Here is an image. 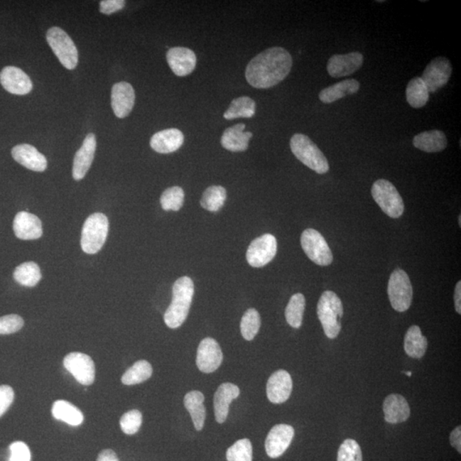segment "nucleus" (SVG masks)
<instances>
[{
	"instance_id": "7",
	"label": "nucleus",
	"mask_w": 461,
	"mask_h": 461,
	"mask_svg": "<svg viewBox=\"0 0 461 461\" xmlns=\"http://www.w3.org/2000/svg\"><path fill=\"white\" fill-rule=\"evenodd\" d=\"M50 48L66 69L72 70L78 65V50L65 31L58 27L50 28L46 33Z\"/></svg>"
},
{
	"instance_id": "24",
	"label": "nucleus",
	"mask_w": 461,
	"mask_h": 461,
	"mask_svg": "<svg viewBox=\"0 0 461 461\" xmlns=\"http://www.w3.org/2000/svg\"><path fill=\"white\" fill-rule=\"evenodd\" d=\"M184 134L177 129H168L156 133L151 139L152 149L161 154H169L180 149L184 143Z\"/></svg>"
},
{
	"instance_id": "44",
	"label": "nucleus",
	"mask_w": 461,
	"mask_h": 461,
	"mask_svg": "<svg viewBox=\"0 0 461 461\" xmlns=\"http://www.w3.org/2000/svg\"><path fill=\"white\" fill-rule=\"evenodd\" d=\"M9 461H31V452L26 443L15 442L10 446Z\"/></svg>"
},
{
	"instance_id": "12",
	"label": "nucleus",
	"mask_w": 461,
	"mask_h": 461,
	"mask_svg": "<svg viewBox=\"0 0 461 461\" xmlns=\"http://www.w3.org/2000/svg\"><path fill=\"white\" fill-rule=\"evenodd\" d=\"M63 365L77 382L83 386H90L94 382L95 365L89 355L79 352L70 353L63 359Z\"/></svg>"
},
{
	"instance_id": "37",
	"label": "nucleus",
	"mask_w": 461,
	"mask_h": 461,
	"mask_svg": "<svg viewBox=\"0 0 461 461\" xmlns=\"http://www.w3.org/2000/svg\"><path fill=\"white\" fill-rule=\"evenodd\" d=\"M227 200L226 189L221 185H212L206 189L200 201L201 206L210 212H217L222 208Z\"/></svg>"
},
{
	"instance_id": "16",
	"label": "nucleus",
	"mask_w": 461,
	"mask_h": 461,
	"mask_svg": "<svg viewBox=\"0 0 461 461\" xmlns=\"http://www.w3.org/2000/svg\"><path fill=\"white\" fill-rule=\"evenodd\" d=\"M0 83L7 92L16 95H26L33 89V83L28 75L14 66L4 67L0 73Z\"/></svg>"
},
{
	"instance_id": "18",
	"label": "nucleus",
	"mask_w": 461,
	"mask_h": 461,
	"mask_svg": "<svg viewBox=\"0 0 461 461\" xmlns=\"http://www.w3.org/2000/svg\"><path fill=\"white\" fill-rule=\"evenodd\" d=\"M134 89L128 82H122L114 85L112 92V107L118 118L129 115L134 107Z\"/></svg>"
},
{
	"instance_id": "38",
	"label": "nucleus",
	"mask_w": 461,
	"mask_h": 461,
	"mask_svg": "<svg viewBox=\"0 0 461 461\" xmlns=\"http://www.w3.org/2000/svg\"><path fill=\"white\" fill-rule=\"evenodd\" d=\"M261 327V316L255 308H249L241 320V334L245 340L251 341L257 335Z\"/></svg>"
},
{
	"instance_id": "35",
	"label": "nucleus",
	"mask_w": 461,
	"mask_h": 461,
	"mask_svg": "<svg viewBox=\"0 0 461 461\" xmlns=\"http://www.w3.org/2000/svg\"><path fill=\"white\" fill-rule=\"evenodd\" d=\"M306 299L302 293H297L291 298L286 308V319L291 327H302L304 310H305Z\"/></svg>"
},
{
	"instance_id": "10",
	"label": "nucleus",
	"mask_w": 461,
	"mask_h": 461,
	"mask_svg": "<svg viewBox=\"0 0 461 461\" xmlns=\"http://www.w3.org/2000/svg\"><path fill=\"white\" fill-rule=\"evenodd\" d=\"M277 249V239L273 235H262L254 239L249 244L246 253L248 264L253 268H262L273 260Z\"/></svg>"
},
{
	"instance_id": "26",
	"label": "nucleus",
	"mask_w": 461,
	"mask_h": 461,
	"mask_svg": "<svg viewBox=\"0 0 461 461\" xmlns=\"http://www.w3.org/2000/svg\"><path fill=\"white\" fill-rule=\"evenodd\" d=\"M245 125L239 124L225 130L222 137V146L232 152L244 151L248 149L252 133L244 132Z\"/></svg>"
},
{
	"instance_id": "30",
	"label": "nucleus",
	"mask_w": 461,
	"mask_h": 461,
	"mask_svg": "<svg viewBox=\"0 0 461 461\" xmlns=\"http://www.w3.org/2000/svg\"><path fill=\"white\" fill-rule=\"evenodd\" d=\"M428 341L422 335L421 330L418 325H412L408 330L404 338V350L408 357L413 359H421L424 357Z\"/></svg>"
},
{
	"instance_id": "42",
	"label": "nucleus",
	"mask_w": 461,
	"mask_h": 461,
	"mask_svg": "<svg viewBox=\"0 0 461 461\" xmlns=\"http://www.w3.org/2000/svg\"><path fill=\"white\" fill-rule=\"evenodd\" d=\"M142 413L134 409L124 414L120 421L121 430L126 435H134L141 429Z\"/></svg>"
},
{
	"instance_id": "40",
	"label": "nucleus",
	"mask_w": 461,
	"mask_h": 461,
	"mask_svg": "<svg viewBox=\"0 0 461 461\" xmlns=\"http://www.w3.org/2000/svg\"><path fill=\"white\" fill-rule=\"evenodd\" d=\"M227 461H252V444L247 438L240 439L227 451Z\"/></svg>"
},
{
	"instance_id": "31",
	"label": "nucleus",
	"mask_w": 461,
	"mask_h": 461,
	"mask_svg": "<svg viewBox=\"0 0 461 461\" xmlns=\"http://www.w3.org/2000/svg\"><path fill=\"white\" fill-rule=\"evenodd\" d=\"M52 413L55 418L65 422L67 425L72 426L82 425L84 421L82 411L67 401L59 400L55 401Z\"/></svg>"
},
{
	"instance_id": "22",
	"label": "nucleus",
	"mask_w": 461,
	"mask_h": 461,
	"mask_svg": "<svg viewBox=\"0 0 461 461\" xmlns=\"http://www.w3.org/2000/svg\"><path fill=\"white\" fill-rule=\"evenodd\" d=\"M13 229L15 235L23 240L38 239L43 234L40 219L26 211H22L16 215Z\"/></svg>"
},
{
	"instance_id": "29",
	"label": "nucleus",
	"mask_w": 461,
	"mask_h": 461,
	"mask_svg": "<svg viewBox=\"0 0 461 461\" xmlns=\"http://www.w3.org/2000/svg\"><path fill=\"white\" fill-rule=\"evenodd\" d=\"M204 403L205 396L200 391H190L185 396V407L191 414L194 426L198 431L202 430L205 426L206 409Z\"/></svg>"
},
{
	"instance_id": "5",
	"label": "nucleus",
	"mask_w": 461,
	"mask_h": 461,
	"mask_svg": "<svg viewBox=\"0 0 461 461\" xmlns=\"http://www.w3.org/2000/svg\"><path fill=\"white\" fill-rule=\"evenodd\" d=\"M109 232V219L102 213L92 214L89 217L82 232V251L89 255L98 253L107 241Z\"/></svg>"
},
{
	"instance_id": "33",
	"label": "nucleus",
	"mask_w": 461,
	"mask_h": 461,
	"mask_svg": "<svg viewBox=\"0 0 461 461\" xmlns=\"http://www.w3.org/2000/svg\"><path fill=\"white\" fill-rule=\"evenodd\" d=\"M256 102L249 97H240L232 100L229 108L224 113L226 120H234L236 118H251L255 116Z\"/></svg>"
},
{
	"instance_id": "45",
	"label": "nucleus",
	"mask_w": 461,
	"mask_h": 461,
	"mask_svg": "<svg viewBox=\"0 0 461 461\" xmlns=\"http://www.w3.org/2000/svg\"><path fill=\"white\" fill-rule=\"evenodd\" d=\"M14 391L11 386H0V417L3 416L14 401Z\"/></svg>"
},
{
	"instance_id": "9",
	"label": "nucleus",
	"mask_w": 461,
	"mask_h": 461,
	"mask_svg": "<svg viewBox=\"0 0 461 461\" xmlns=\"http://www.w3.org/2000/svg\"><path fill=\"white\" fill-rule=\"evenodd\" d=\"M302 248L312 261L319 266H329L333 261L331 249L318 231L306 229L301 236Z\"/></svg>"
},
{
	"instance_id": "47",
	"label": "nucleus",
	"mask_w": 461,
	"mask_h": 461,
	"mask_svg": "<svg viewBox=\"0 0 461 461\" xmlns=\"http://www.w3.org/2000/svg\"><path fill=\"white\" fill-rule=\"evenodd\" d=\"M450 443L451 445L456 448V450L458 451L460 454L461 452V428L460 426L456 427V428L452 431L450 434Z\"/></svg>"
},
{
	"instance_id": "23",
	"label": "nucleus",
	"mask_w": 461,
	"mask_h": 461,
	"mask_svg": "<svg viewBox=\"0 0 461 461\" xmlns=\"http://www.w3.org/2000/svg\"><path fill=\"white\" fill-rule=\"evenodd\" d=\"M239 394V388L234 384L224 383L219 386L214 397V408L215 421L219 424L227 421L229 406L232 401L238 398Z\"/></svg>"
},
{
	"instance_id": "2",
	"label": "nucleus",
	"mask_w": 461,
	"mask_h": 461,
	"mask_svg": "<svg viewBox=\"0 0 461 461\" xmlns=\"http://www.w3.org/2000/svg\"><path fill=\"white\" fill-rule=\"evenodd\" d=\"M194 295V283L188 276L178 278L173 286L170 305L164 315L165 324L171 329L179 328L187 320Z\"/></svg>"
},
{
	"instance_id": "17",
	"label": "nucleus",
	"mask_w": 461,
	"mask_h": 461,
	"mask_svg": "<svg viewBox=\"0 0 461 461\" xmlns=\"http://www.w3.org/2000/svg\"><path fill=\"white\" fill-rule=\"evenodd\" d=\"M363 62V55L358 52L334 55L327 63L328 74L333 78L345 77L361 69Z\"/></svg>"
},
{
	"instance_id": "4",
	"label": "nucleus",
	"mask_w": 461,
	"mask_h": 461,
	"mask_svg": "<svg viewBox=\"0 0 461 461\" xmlns=\"http://www.w3.org/2000/svg\"><path fill=\"white\" fill-rule=\"evenodd\" d=\"M291 150L300 162L319 175L329 171L327 158L307 135L295 134L291 139Z\"/></svg>"
},
{
	"instance_id": "3",
	"label": "nucleus",
	"mask_w": 461,
	"mask_h": 461,
	"mask_svg": "<svg viewBox=\"0 0 461 461\" xmlns=\"http://www.w3.org/2000/svg\"><path fill=\"white\" fill-rule=\"evenodd\" d=\"M317 315L327 337L334 340L341 331V319L344 308L338 295L332 291L321 295L317 305Z\"/></svg>"
},
{
	"instance_id": "48",
	"label": "nucleus",
	"mask_w": 461,
	"mask_h": 461,
	"mask_svg": "<svg viewBox=\"0 0 461 461\" xmlns=\"http://www.w3.org/2000/svg\"><path fill=\"white\" fill-rule=\"evenodd\" d=\"M97 461H119L115 452L105 450L100 452Z\"/></svg>"
},
{
	"instance_id": "36",
	"label": "nucleus",
	"mask_w": 461,
	"mask_h": 461,
	"mask_svg": "<svg viewBox=\"0 0 461 461\" xmlns=\"http://www.w3.org/2000/svg\"><path fill=\"white\" fill-rule=\"evenodd\" d=\"M153 369L146 361H139L134 364L122 376L121 382L126 386H134L146 381L151 377Z\"/></svg>"
},
{
	"instance_id": "6",
	"label": "nucleus",
	"mask_w": 461,
	"mask_h": 461,
	"mask_svg": "<svg viewBox=\"0 0 461 461\" xmlns=\"http://www.w3.org/2000/svg\"><path fill=\"white\" fill-rule=\"evenodd\" d=\"M371 196L388 217L397 219L403 215L404 212L403 197L391 182L386 180L375 181L371 188Z\"/></svg>"
},
{
	"instance_id": "20",
	"label": "nucleus",
	"mask_w": 461,
	"mask_h": 461,
	"mask_svg": "<svg viewBox=\"0 0 461 461\" xmlns=\"http://www.w3.org/2000/svg\"><path fill=\"white\" fill-rule=\"evenodd\" d=\"M97 147L96 137L89 134L85 138L82 147L75 156L73 163V177L75 180H82L94 162Z\"/></svg>"
},
{
	"instance_id": "46",
	"label": "nucleus",
	"mask_w": 461,
	"mask_h": 461,
	"mask_svg": "<svg viewBox=\"0 0 461 461\" xmlns=\"http://www.w3.org/2000/svg\"><path fill=\"white\" fill-rule=\"evenodd\" d=\"M125 5L124 0H104L100 2L99 10L101 13L111 15L124 9Z\"/></svg>"
},
{
	"instance_id": "13",
	"label": "nucleus",
	"mask_w": 461,
	"mask_h": 461,
	"mask_svg": "<svg viewBox=\"0 0 461 461\" xmlns=\"http://www.w3.org/2000/svg\"><path fill=\"white\" fill-rule=\"evenodd\" d=\"M223 361V354L218 342L214 338L206 337L198 346L197 366L202 373L211 374L217 371Z\"/></svg>"
},
{
	"instance_id": "50",
	"label": "nucleus",
	"mask_w": 461,
	"mask_h": 461,
	"mask_svg": "<svg viewBox=\"0 0 461 461\" xmlns=\"http://www.w3.org/2000/svg\"><path fill=\"white\" fill-rule=\"evenodd\" d=\"M404 374H407L408 376V377H411V376H412L411 371H407V373H406V371H404Z\"/></svg>"
},
{
	"instance_id": "32",
	"label": "nucleus",
	"mask_w": 461,
	"mask_h": 461,
	"mask_svg": "<svg viewBox=\"0 0 461 461\" xmlns=\"http://www.w3.org/2000/svg\"><path fill=\"white\" fill-rule=\"evenodd\" d=\"M430 92L426 85L421 77L410 80L406 89V98L410 107L414 109L424 107L428 102Z\"/></svg>"
},
{
	"instance_id": "27",
	"label": "nucleus",
	"mask_w": 461,
	"mask_h": 461,
	"mask_svg": "<svg viewBox=\"0 0 461 461\" xmlns=\"http://www.w3.org/2000/svg\"><path fill=\"white\" fill-rule=\"evenodd\" d=\"M413 143L418 150L435 153L445 150L448 141L443 131L430 130L416 135L413 139Z\"/></svg>"
},
{
	"instance_id": "19",
	"label": "nucleus",
	"mask_w": 461,
	"mask_h": 461,
	"mask_svg": "<svg viewBox=\"0 0 461 461\" xmlns=\"http://www.w3.org/2000/svg\"><path fill=\"white\" fill-rule=\"evenodd\" d=\"M167 61L170 69L178 76H187L195 70L196 54L185 48H173L167 53Z\"/></svg>"
},
{
	"instance_id": "39",
	"label": "nucleus",
	"mask_w": 461,
	"mask_h": 461,
	"mask_svg": "<svg viewBox=\"0 0 461 461\" xmlns=\"http://www.w3.org/2000/svg\"><path fill=\"white\" fill-rule=\"evenodd\" d=\"M185 192L180 187L165 190L161 196V205L165 211H179L184 205Z\"/></svg>"
},
{
	"instance_id": "34",
	"label": "nucleus",
	"mask_w": 461,
	"mask_h": 461,
	"mask_svg": "<svg viewBox=\"0 0 461 461\" xmlns=\"http://www.w3.org/2000/svg\"><path fill=\"white\" fill-rule=\"evenodd\" d=\"M14 280L21 286H36L41 280L40 266L33 261L24 262L16 268L13 273Z\"/></svg>"
},
{
	"instance_id": "8",
	"label": "nucleus",
	"mask_w": 461,
	"mask_h": 461,
	"mask_svg": "<svg viewBox=\"0 0 461 461\" xmlns=\"http://www.w3.org/2000/svg\"><path fill=\"white\" fill-rule=\"evenodd\" d=\"M388 295L391 306L397 312H405L412 304L413 286L407 273L396 269L391 275Z\"/></svg>"
},
{
	"instance_id": "21",
	"label": "nucleus",
	"mask_w": 461,
	"mask_h": 461,
	"mask_svg": "<svg viewBox=\"0 0 461 461\" xmlns=\"http://www.w3.org/2000/svg\"><path fill=\"white\" fill-rule=\"evenodd\" d=\"M11 155L16 162L32 171L43 172L48 168L45 156L28 143L16 146L11 151Z\"/></svg>"
},
{
	"instance_id": "14",
	"label": "nucleus",
	"mask_w": 461,
	"mask_h": 461,
	"mask_svg": "<svg viewBox=\"0 0 461 461\" xmlns=\"http://www.w3.org/2000/svg\"><path fill=\"white\" fill-rule=\"evenodd\" d=\"M294 435V428L290 425L280 424L274 425L269 431L266 439V454L272 459L281 457L290 447Z\"/></svg>"
},
{
	"instance_id": "15",
	"label": "nucleus",
	"mask_w": 461,
	"mask_h": 461,
	"mask_svg": "<svg viewBox=\"0 0 461 461\" xmlns=\"http://www.w3.org/2000/svg\"><path fill=\"white\" fill-rule=\"evenodd\" d=\"M293 387V379L288 371L278 370L270 376L266 384V396L272 403H284L289 399Z\"/></svg>"
},
{
	"instance_id": "11",
	"label": "nucleus",
	"mask_w": 461,
	"mask_h": 461,
	"mask_svg": "<svg viewBox=\"0 0 461 461\" xmlns=\"http://www.w3.org/2000/svg\"><path fill=\"white\" fill-rule=\"evenodd\" d=\"M452 67L447 58L438 57L433 59L423 72L421 79L424 80L430 94L446 86L452 75Z\"/></svg>"
},
{
	"instance_id": "49",
	"label": "nucleus",
	"mask_w": 461,
	"mask_h": 461,
	"mask_svg": "<svg viewBox=\"0 0 461 461\" xmlns=\"http://www.w3.org/2000/svg\"><path fill=\"white\" fill-rule=\"evenodd\" d=\"M455 310L459 315L461 314V282L457 283L455 290Z\"/></svg>"
},
{
	"instance_id": "51",
	"label": "nucleus",
	"mask_w": 461,
	"mask_h": 461,
	"mask_svg": "<svg viewBox=\"0 0 461 461\" xmlns=\"http://www.w3.org/2000/svg\"><path fill=\"white\" fill-rule=\"evenodd\" d=\"M460 219H461V215H460V217H459V226L460 227H461V221H460Z\"/></svg>"
},
{
	"instance_id": "1",
	"label": "nucleus",
	"mask_w": 461,
	"mask_h": 461,
	"mask_svg": "<svg viewBox=\"0 0 461 461\" xmlns=\"http://www.w3.org/2000/svg\"><path fill=\"white\" fill-rule=\"evenodd\" d=\"M293 63V57L288 50L276 46L254 58L245 70V77L253 87H273L287 77Z\"/></svg>"
},
{
	"instance_id": "43",
	"label": "nucleus",
	"mask_w": 461,
	"mask_h": 461,
	"mask_svg": "<svg viewBox=\"0 0 461 461\" xmlns=\"http://www.w3.org/2000/svg\"><path fill=\"white\" fill-rule=\"evenodd\" d=\"M24 321L18 315H10L0 317V334L7 335L20 331L23 328Z\"/></svg>"
},
{
	"instance_id": "25",
	"label": "nucleus",
	"mask_w": 461,
	"mask_h": 461,
	"mask_svg": "<svg viewBox=\"0 0 461 461\" xmlns=\"http://www.w3.org/2000/svg\"><path fill=\"white\" fill-rule=\"evenodd\" d=\"M384 420L390 424H399L408 421L410 408L407 400L403 396L391 394L384 401Z\"/></svg>"
},
{
	"instance_id": "28",
	"label": "nucleus",
	"mask_w": 461,
	"mask_h": 461,
	"mask_svg": "<svg viewBox=\"0 0 461 461\" xmlns=\"http://www.w3.org/2000/svg\"><path fill=\"white\" fill-rule=\"evenodd\" d=\"M359 87L361 85L357 80H342V82L334 84L331 87L324 88L320 92L319 98L324 104H332L346 96L357 94Z\"/></svg>"
},
{
	"instance_id": "41",
	"label": "nucleus",
	"mask_w": 461,
	"mask_h": 461,
	"mask_svg": "<svg viewBox=\"0 0 461 461\" xmlns=\"http://www.w3.org/2000/svg\"><path fill=\"white\" fill-rule=\"evenodd\" d=\"M337 461H362V452L358 443L346 439L337 452Z\"/></svg>"
}]
</instances>
